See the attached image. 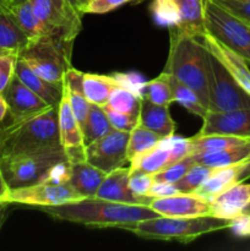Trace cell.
I'll list each match as a JSON object with an SVG mask.
<instances>
[{"label":"cell","mask_w":250,"mask_h":251,"mask_svg":"<svg viewBox=\"0 0 250 251\" xmlns=\"http://www.w3.org/2000/svg\"><path fill=\"white\" fill-rule=\"evenodd\" d=\"M58 221L83 225L93 228H126L141 222L159 217V213L147 205L114 202L97 198L81 199L77 201L54 206L37 207Z\"/></svg>","instance_id":"cell-1"},{"label":"cell","mask_w":250,"mask_h":251,"mask_svg":"<svg viewBox=\"0 0 250 251\" xmlns=\"http://www.w3.org/2000/svg\"><path fill=\"white\" fill-rule=\"evenodd\" d=\"M169 29V51L163 73L178 78L196 92L208 110L210 53L200 38L185 33L176 26Z\"/></svg>","instance_id":"cell-2"},{"label":"cell","mask_w":250,"mask_h":251,"mask_svg":"<svg viewBox=\"0 0 250 251\" xmlns=\"http://www.w3.org/2000/svg\"><path fill=\"white\" fill-rule=\"evenodd\" d=\"M60 144L58 105L0 126V157L29 153Z\"/></svg>","instance_id":"cell-3"},{"label":"cell","mask_w":250,"mask_h":251,"mask_svg":"<svg viewBox=\"0 0 250 251\" xmlns=\"http://www.w3.org/2000/svg\"><path fill=\"white\" fill-rule=\"evenodd\" d=\"M230 220L218 218L215 216L200 217H159L141 221L125 230L134 233L144 239L178 240L180 243H190L205 234L228 229Z\"/></svg>","instance_id":"cell-4"},{"label":"cell","mask_w":250,"mask_h":251,"mask_svg":"<svg viewBox=\"0 0 250 251\" xmlns=\"http://www.w3.org/2000/svg\"><path fill=\"white\" fill-rule=\"evenodd\" d=\"M64 162H69L65 151L56 145L29 153L0 157V168L9 189H19L47 180L51 169Z\"/></svg>","instance_id":"cell-5"},{"label":"cell","mask_w":250,"mask_h":251,"mask_svg":"<svg viewBox=\"0 0 250 251\" xmlns=\"http://www.w3.org/2000/svg\"><path fill=\"white\" fill-rule=\"evenodd\" d=\"M71 49L50 37L43 36L29 42L19 58L43 78L63 85L64 75L71 66Z\"/></svg>","instance_id":"cell-6"},{"label":"cell","mask_w":250,"mask_h":251,"mask_svg":"<svg viewBox=\"0 0 250 251\" xmlns=\"http://www.w3.org/2000/svg\"><path fill=\"white\" fill-rule=\"evenodd\" d=\"M37 17L43 25L46 36L73 48L82 28L81 14L66 0H29Z\"/></svg>","instance_id":"cell-7"},{"label":"cell","mask_w":250,"mask_h":251,"mask_svg":"<svg viewBox=\"0 0 250 251\" xmlns=\"http://www.w3.org/2000/svg\"><path fill=\"white\" fill-rule=\"evenodd\" d=\"M206 31L250 63V26L213 0H205Z\"/></svg>","instance_id":"cell-8"},{"label":"cell","mask_w":250,"mask_h":251,"mask_svg":"<svg viewBox=\"0 0 250 251\" xmlns=\"http://www.w3.org/2000/svg\"><path fill=\"white\" fill-rule=\"evenodd\" d=\"M208 100V112H229L250 108L249 93L238 85L233 76L211 53Z\"/></svg>","instance_id":"cell-9"},{"label":"cell","mask_w":250,"mask_h":251,"mask_svg":"<svg viewBox=\"0 0 250 251\" xmlns=\"http://www.w3.org/2000/svg\"><path fill=\"white\" fill-rule=\"evenodd\" d=\"M81 199H83L82 196L78 195L69 183L56 184L53 181L44 180L25 188L10 189L2 199V202L9 205L15 203V205L42 207V206L60 205Z\"/></svg>","instance_id":"cell-10"},{"label":"cell","mask_w":250,"mask_h":251,"mask_svg":"<svg viewBox=\"0 0 250 251\" xmlns=\"http://www.w3.org/2000/svg\"><path fill=\"white\" fill-rule=\"evenodd\" d=\"M130 132L112 129L107 135L86 146V161L104 173L124 167L127 161Z\"/></svg>","instance_id":"cell-11"},{"label":"cell","mask_w":250,"mask_h":251,"mask_svg":"<svg viewBox=\"0 0 250 251\" xmlns=\"http://www.w3.org/2000/svg\"><path fill=\"white\" fill-rule=\"evenodd\" d=\"M58 122L60 144L65 151L69 163L85 161L86 147L83 144L82 127L74 115L65 95H63L58 105Z\"/></svg>","instance_id":"cell-12"},{"label":"cell","mask_w":250,"mask_h":251,"mask_svg":"<svg viewBox=\"0 0 250 251\" xmlns=\"http://www.w3.org/2000/svg\"><path fill=\"white\" fill-rule=\"evenodd\" d=\"M198 135H229L250 137V108L229 112H207Z\"/></svg>","instance_id":"cell-13"},{"label":"cell","mask_w":250,"mask_h":251,"mask_svg":"<svg viewBox=\"0 0 250 251\" xmlns=\"http://www.w3.org/2000/svg\"><path fill=\"white\" fill-rule=\"evenodd\" d=\"M150 207L164 217H200L211 216L210 201L193 194H175L153 199Z\"/></svg>","instance_id":"cell-14"},{"label":"cell","mask_w":250,"mask_h":251,"mask_svg":"<svg viewBox=\"0 0 250 251\" xmlns=\"http://www.w3.org/2000/svg\"><path fill=\"white\" fill-rule=\"evenodd\" d=\"M130 167H120L110 172L103 179L95 198L114 202L150 206L153 198L140 196L130 189Z\"/></svg>","instance_id":"cell-15"},{"label":"cell","mask_w":250,"mask_h":251,"mask_svg":"<svg viewBox=\"0 0 250 251\" xmlns=\"http://www.w3.org/2000/svg\"><path fill=\"white\" fill-rule=\"evenodd\" d=\"M2 96L9 105V114L11 120L24 119V118L38 114L51 107L48 103L44 102L39 96L32 92L27 86H25L16 75L12 77L7 87L5 88Z\"/></svg>","instance_id":"cell-16"},{"label":"cell","mask_w":250,"mask_h":251,"mask_svg":"<svg viewBox=\"0 0 250 251\" xmlns=\"http://www.w3.org/2000/svg\"><path fill=\"white\" fill-rule=\"evenodd\" d=\"M200 39L205 48L215 58L218 59V61L225 66V70L237 81L238 85L244 88L250 95V69L248 66V61L234 50L228 48L222 42L211 36L208 32H206Z\"/></svg>","instance_id":"cell-17"},{"label":"cell","mask_w":250,"mask_h":251,"mask_svg":"<svg viewBox=\"0 0 250 251\" xmlns=\"http://www.w3.org/2000/svg\"><path fill=\"white\" fill-rule=\"evenodd\" d=\"M248 179H250V159L221 168H213L210 178L195 191V194L210 200L222 191L237 184L244 183Z\"/></svg>","instance_id":"cell-18"},{"label":"cell","mask_w":250,"mask_h":251,"mask_svg":"<svg viewBox=\"0 0 250 251\" xmlns=\"http://www.w3.org/2000/svg\"><path fill=\"white\" fill-rule=\"evenodd\" d=\"M211 216L232 220L250 203V184L240 183L210 199Z\"/></svg>","instance_id":"cell-19"},{"label":"cell","mask_w":250,"mask_h":251,"mask_svg":"<svg viewBox=\"0 0 250 251\" xmlns=\"http://www.w3.org/2000/svg\"><path fill=\"white\" fill-rule=\"evenodd\" d=\"M15 75L25 86H27L32 92L39 96L49 105H51V107L59 105V102L64 95L63 85L50 82V81L39 76L21 58H17L16 66H15Z\"/></svg>","instance_id":"cell-20"},{"label":"cell","mask_w":250,"mask_h":251,"mask_svg":"<svg viewBox=\"0 0 250 251\" xmlns=\"http://www.w3.org/2000/svg\"><path fill=\"white\" fill-rule=\"evenodd\" d=\"M105 176L107 173L96 168L85 159L70 163V176L68 183L83 199H91L96 196V193Z\"/></svg>","instance_id":"cell-21"},{"label":"cell","mask_w":250,"mask_h":251,"mask_svg":"<svg viewBox=\"0 0 250 251\" xmlns=\"http://www.w3.org/2000/svg\"><path fill=\"white\" fill-rule=\"evenodd\" d=\"M174 163L168 137L130 162V174H154Z\"/></svg>","instance_id":"cell-22"},{"label":"cell","mask_w":250,"mask_h":251,"mask_svg":"<svg viewBox=\"0 0 250 251\" xmlns=\"http://www.w3.org/2000/svg\"><path fill=\"white\" fill-rule=\"evenodd\" d=\"M139 124L166 139L173 136L175 132V123L172 119L169 107L158 105L141 98Z\"/></svg>","instance_id":"cell-23"},{"label":"cell","mask_w":250,"mask_h":251,"mask_svg":"<svg viewBox=\"0 0 250 251\" xmlns=\"http://www.w3.org/2000/svg\"><path fill=\"white\" fill-rule=\"evenodd\" d=\"M7 5L0 6V54L19 56L29 43V39L16 24Z\"/></svg>","instance_id":"cell-24"},{"label":"cell","mask_w":250,"mask_h":251,"mask_svg":"<svg viewBox=\"0 0 250 251\" xmlns=\"http://www.w3.org/2000/svg\"><path fill=\"white\" fill-rule=\"evenodd\" d=\"M179 9L178 28L190 36L201 38L206 33L205 0H174Z\"/></svg>","instance_id":"cell-25"},{"label":"cell","mask_w":250,"mask_h":251,"mask_svg":"<svg viewBox=\"0 0 250 251\" xmlns=\"http://www.w3.org/2000/svg\"><path fill=\"white\" fill-rule=\"evenodd\" d=\"M120 86L115 75H98V74L83 73L82 91L88 102L92 104H107L110 95L115 87Z\"/></svg>","instance_id":"cell-26"},{"label":"cell","mask_w":250,"mask_h":251,"mask_svg":"<svg viewBox=\"0 0 250 251\" xmlns=\"http://www.w3.org/2000/svg\"><path fill=\"white\" fill-rule=\"evenodd\" d=\"M7 6H9L10 12H11L12 17L15 19L16 24L19 25V27L22 29V32L26 34L27 38L29 39V42L36 41V39L46 36L43 25H42V22L39 21V19L37 17L31 2L27 1L19 5L9 4Z\"/></svg>","instance_id":"cell-27"},{"label":"cell","mask_w":250,"mask_h":251,"mask_svg":"<svg viewBox=\"0 0 250 251\" xmlns=\"http://www.w3.org/2000/svg\"><path fill=\"white\" fill-rule=\"evenodd\" d=\"M250 141V137L229 136V135H196L190 137V154L220 151Z\"/></svg>","instance_id":"cell-28"},{"label":"cell","mask_w":250,"mask_h":251,"mask_svg":"<svg viewBox=\"0 0 250 251\" xmlns=\"http://www.w3.org/2000/svg\"><path fill=\"white\" fill-rule=\"evenodd\" d=\"M112 129L113 127L110 125L109 119H108L103 107L91 103L87 119H86L85 125L82 127L85 147L91 145L92 142H95L96 140L100 139L104 135H107Z\"/></svg>","instance_id":"cell-29"},{"label":"cell","mask_w":250,"mask_h":251,"mask_svg":"<svg viewBox=\"0 0 250 251\" xmlns=\"http://www.w3.org/2000/svg\"><path fill=\"white\" fill-rule=\"evenodd\" d=\"M139 96L158 105L169 107L174 102L173 92H172V87L169 85L168 76L163 71H162L161 75L157 76L153 80L146 81V82L142 83L141 88L139 91Z\"/></svg>","instance_id":"cell-30"},{"label":"cell","mask_w":250,"mask_h":251,"mask_svg":"<svg viewBox=\"0 0 250 251\" xmlns=\"http://www.w3.org/2000/svg\"><path fill=\"white\" fill-rule=\"evenodd\" d=\"M167 76H168L169 85H171L172 92H173L174 102H176L181 107L185 108L191 114L198 115V117L202 119L207 114L208 110L202 104V102L200 100L199 96L196 95L195 91L191 90L189 86L184 85L183 82H180L174 76L169 75V74H167Z\"/></svg>","instance_id":"cell-31"},{"label":"cell","mask_w":250,"mask_h":251,"mask_svg":"<svg viewBox=\"0 0 250 251\" xmlns=\"http://www.w3.org/2000/svg\"><path fill=\"white\" fill-rule=\"evenodd\" d=\"M162 137L157 135L156 132L151 131L147 127L142 126L141 124H137L134 129L130 131L129 142H127V161L130 162L137 156L142 153V152L147 151V150L152 149L156 146Z\"/></svg>","instance_id":"cell-32"},{"label":"cell","mask_w":250,"mask_h":251,"mask_svg":"<svg viewBox=\"0 0 250 251\" xmlns=\"http://www.w3.org/2000/svg\"><path fill=\"white\" fill-rule=\"evenodd\" d=\"M107 105L114 110L125 114L134 115L140 118V108H141V97L134 91L123 86H118L113 90Z\"/></svg>","instance_id":"cell-33"},{"label":"cell","mask_w":250,"mask_h":251,"mask_svg":"<svg viewBox=\"0 0 250 251\" xmlns=\"http://www.w3.org/2000/svg\"><path fill=\"white\" fill-rule=\"evenodd\" d=\"M213 168L205 164L195 163L181 179H179L174 186L179 194H193L210 178Z\"/></svg>","instance_id":"cell-34"},{"label":"cell","mask_w":250,"mask_h":251,"mask_svg":"<svg viewBox=\"0 0 250 251\" xmlns=\"http://www.w3.org/2000/svg\"><path fill=\"white\" fill-rule=\"evenodd\" d=\"M150 10L153 21L159 26H178L180 15L174 0H153Z\"/></svg>","instance_id":"cell-35"},{"label":"cell","mask_w":250,"mask_h":251,"mask_svg":"<svg viewBox=\"0 0 250 251\" xmlns=\"http://www.w3.org/2000/svg\"><path fill=\"white\" fill-rule=\"evenodd\" d=\"M194 164H195V162L193 161L191 156L189 154V156H186L185 158H183L181 161L169 164V166H167L166 168H163L162 171L152 174V178H153L154 183L174 184L176 183L179 179L183 178L186 174V172H188Z\"/></svg>","instance_id":"cell-36"},{"label":"cell","mask_w":250,"mask_h":251,"mask_svg":"<svg viewBox=\"0 0 250 251\" xmlns=\"http://www.w3.org/2000/svg\"><path fill=\"white\" fill-rule=\"evenodd\" d=\"M64 95L68 98L69 104H70L71 110L77 119L78 124L81 125V127H83L86 119H87L88 112H90L91 103L88 102L82 91L80 90H74V88L64 86Z\"/></svg>","instance_id":"cell-37"},{"label":"cell","mask_w":250,"mask_h":251,"mask_svg":"<svg viewBox=\"0 0 250 251\" xmlns=\"http://www.w3.org/2000/svg\"><path fill=\"white\" fill-rule=\"evenodd\" d=\"M102 107L104 109L105 114H107L108 119H109V123L113 129L130 132L139 124V117H134V115L117 112V110H114L107 104L102 105Z\"/></svg>","instance_id":"cell-38"},{"label":"cell","mask_w":250,"mask_h":251,"mask_svg":"<svg viewBox=\"0 0 250 251\" xmlns=\"http://www.w3.org/2000/svg\"><path fill=\"white\" fill-rule=\"evenodd\" d=\"M132 0H88L81 9L82 14H107Z\"/></svg>","instance_id":"cell-39"},{"label":"cell","mask_w":250,"mask_h":251,"mask_svg":"<svg viewBox=\"0 0 250 251\" xmlns=\"http://www.w3.org/2000/svg\"><path fill=\"white\" fill-rule=\"evenodd\" d=\"M218 5L234 15L250 26V1L249 0H213Z\"/></svg>","instance_id":"cell-40"},{"label":"cell","mask_w":250,"mask_h":251,"mask_svg":"<svg viewBox=\"0 0 250 251\" xmlns=\"http://www.w3.org/2000/svg\"><path fill=\"white\" fill-rule=\"evenodd\" d=\"M17 58L14 54H0V93L4 92L15 76Z\"/></svg>","instance_id":"cell-41"},{"label":"cell","mask_w":250,"mask_h":251,"mask_svg":"<svg viewBox=\"0 0 250 251\" xmlns=\"http://www.w3.org/2000/svg\"><path fill=\"white\" fill-rule=\"evenodd\" d=\"M153 183L152 174H130V189L140 196H149L147 194Z\"/></svg>","instance_id":"cell-42"},{"label":"cell","mask_w":250,"mask_h":251,"mask_svg":"<svg viewBox=\"0 0 250 251\" xmlns=\"http://www.w3.org/2000/svg\"><path fill=\"white\" fill-rule=\"evenodd\" d=\"M228 229L232 230V233L240 238L250 237V215L240 213L237 217L230 220V225Z\"/></svg>","instance_id":"cell-43"},{"label":"cell","mask_w":250,"mask_h":251,"mask_svg":"<svg viewBox=\"0 0 250 251\" xmlns=\"http://www.w3.org/2000/svg\"><path fill=\"white\" fill-rule=\"evenodd\" d=\"M179 194L178 190L175 189L174 184H166V183H153L150 188L149 194L147 195L151 196L153 199L158 198H166V196L175 195Z\"/></svg>","instance_id":"cell-44"},{"label":"cell","mask_w":250,"mask_h":251,"mask_svg":"<svg viewBox=\"0 0 250 251\" xmlns=\"http://www.w3.org/2000/svg\"><path fill=\"white\" fill-rule=\"evenodd\" d=\"M7 113H9V105H7L6 100L4 98L2 93H0V124L4 122Z\"/></svg>","instance_id":"cell-45"},{"label":"cell","mask_w":250,"mask_h":251,"mask_svg":"<svg viewBox=\"0 0 250 251\" xmlns=\"http://www.w3.org/2000/svg\"><path fill=\"white\" fill-rule=\"evenodd\" d=\"M9 186H7L6 181H5L4 176H2V172H1V168H0V200L2 201V199H4V196L6 195L7 191H9Z\"/></svg>","instance_id":"cell-46"},{"label":"cell","mask_w":250,"mask_h":251,"mask_svg":"<svg viewBox=\"0 0 250 251\" xmlns=\"http://www.w3.org/2000/svg\"><path fill=\"white\" fill-rule=\"evenodd\" d=\"M7 206H9V203H2V205H0V229L2 228V226H4L5 221H6L7 218Z\"/></svg>","instance_id":"cell-47"},{"label":"cell","mask_w":250,"mask_h":251,"mask_svg":"<svg viewBox=\"0 0 250 251\" xmlns=\"http://www.w3.org/2000/svg\"><path fill=\"white\" fill-rule=\"evenodd\" d=\"M66 1H69L70 2L71 5H73L74 7H75V9H77L78 11L81 12V6H80V0H66ZM81 14H82V12H81ZM83 15V14H82Z\"/></svg>","instance_id":"cell-48"},{"label":"cell","mask_w":250,"mask_h":251,"mask_svg":"<svg viewBox=\"0 0 250 251\" xmlns=\"http://www.w3.org/2000/svg\"><path fill=\"white\" fill-rule=\"evenodd\" d=\"M29 1V0H10L9 4L10 5H19V4H24V2Z\"/></svg>","instance_id":"cell-49"},{"label":"cell","mask_w":250,"mask_h":251,"mask_svg":"<svg viewBox=\"0 0 250 251\" xmlns=\"http://www.w3.org/2000/svg\"><path fill=\"white\" fill-rule=\"evenodd\" d=\"M242 213H245V215H250V203L247 206V207L244 208V210H243Z\"/></svg>","instance_id":"cell-50"},{"label":"cell","mask_w":250,"mask_h":251,"mask_svg":"<svg viewBox=\"0 0 250 251\" xmlns=\"http://www.w3.org/2000/svg\"><path fill=\"white\" fill-rule=\"evenodd\" d=\"M6 4H9V0H0V6H1V5H6Z\"/></svg>","instance_id":"cell-51"},{"label":"cell","mask_w":250,"mask_h":251,"mask_svg":"<svg viewBox=\"0 0 250 251\" xmlns=\"http://www.w3.org/2000/svg\"><path fill=\"white\" fill-rule=\"evenodd\" d=\"M87 1H88V0H80V6H81V9H82V6H83V5H85Z\"/></svg>","instance_id":"cell-52"},{"label":"cell","mask_w":250,"mask_h":251,"mask_svg":"<svg viewBox=\"0 0 250 251\" xmlns=\"http://www.w3.org/2000/svg\"><path fill=\"white\" fill-rule=\"evenodd\" d=\"M132 1H136V2H139V1H141V0H132Z\"/></svg>","instance_id":"cell-53"},{"label":"cell","mask_w":250,"mask_h":251,"mask_svg":"<svg viewBox=\"0 0 250 251\" xmlns=\"http://www.w3.org/2000/svg\"><path fill=\"white\" fill-rule=\"evenodd\" d=\"M2 203H5V202H2V201H1V200H0V205H2Z\"/></svg>","instance_id":"cell-54"},{"label":"cell","mask_w":250,"mask_h":251,"mask_svg":"<svg viewBox=\"0 0 250 251\" xmlns=\"http://www.w3.org/2000/svg\"><path fill=\"white\" fill-rule=\"evenodd\" d=\"M9 2H10V0H9Z\"/></svg>","instance_id":"cell-55"},{"label":"cell","mask_w":250,"mask_h":251,"mask_svg":"<svg viewBox=\"0 0 250 251\" xmlns=\"http://www.w3.org/2000/svg\"><path fill=\"white\" fill-rule=\"evenodd\" d=\"M249 1H250V0H249Z\"/></svg>","instance_id":"cell-56"}]
</instances>
